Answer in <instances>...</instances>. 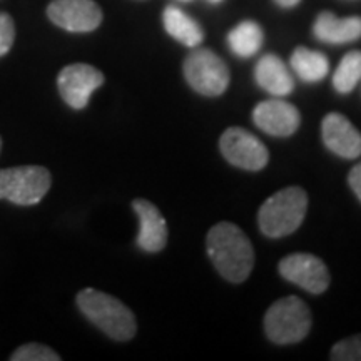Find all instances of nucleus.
Returning a JSON list of instances; mask_svg holds the SVG:
<instances>
[{"label": "nucleus", "mask_w": 361, "mask_h": 361, "mask_svg": "<svg viewBox=\"0 0 361 361\" xmlns=\"http://www.w3.org/2000/svg\"><path fill=\"white\" fill-rule=\"evenodd\" d=\"M162 24H164L166 32L171 37L186 45V47H197L204 39L201 25L176 6H169L166 8L164 13H162Z\"/></svg>", "instance_id": "nucleus-16"}, {"label": "nucleus", "mask_w": 361, "mask_h": 361, "mask_svg": "<svg viewBox=\"0 0 361 361\" xmlns=\"http://www.w3.org/2000/svg\"><path fill=\"white\" fill-rule=\"evenodd\" d=\"M255 79L259 87H263L266 92L274 97L288 96L295 87V79L288 71L286 64L273 54L259 59L255 69Z\"/></svg>", "instance_id": "nucleus-15"}, {"label": "nucleus", "mask_w": 361, "mask_h": 361, "mask_svg": "<svg viewBox=\"0 0 361 361\" xmlns=\"http://www.w3.org/2000/svg\"><path fill=\"white\" fill-rule=\"evenodd\" d=\"M13 40H16V25L12 17L6 12H0V57L11 51Z\"/></svg>", "instance_id": "nucleus-22"}, {"label": "nucleus", "mask_w": 361, "mask_h": 361, "mask_svg": "<svg viewBox=\"0 0 361 361\" xmlns=\"http://www.w3.org/2000/svg\"><path fill=\"white\" fill-rule=\"evenodd\" d=\"M348 183H350L351 189H353V192L356 194V197L361 201V162L360 164H356L355 168L350 171Z\"/></svg>", "instance_id": "nucleus-23"}, {"label": "nucleus", "mask_w": 361, "mask_h": 361, "mask_svg": "<svg viewBox=\"0 0 361 361\" xmlns=\"http://www.w3.org/2000/svg\"><path fill=\"white\" fill-rule=\"evenodd\" d=\"M263 29L252 20L241 22L228 34L229 49L238 57L243 59L252 57L255 54H258L261 45H263Z\"/></svg>", "instance_id": "nucleus-18"}, {"label": "nucleus", "mask_w": 361, "mask_h": 361, "mask_svg": "<svg viewBox=\"0 0 361 361\" xmlns=\"http://www.w3.org/2000/svg\"><path fill=\"white\" fill-rule=\"evenodd\" d=\"M206 247L214 268L224 279L243 283L250 278L255 266V250L250 238L236 224L223 221L211 228Z\"/></svg>", "instance_id": "nucleus-1"}, {"label": "nucleus", "mask_w": 361, "mask_h": 361, "mask_svg": "<svg viewBox=\"0 0 361 361\" xmlns=\"http://www.w3.org/2000/svg\"><path fill=\"white\" fill-rule=\"evenodd\" d=\"M52 176L44 166H17L0 169V200L17 206H34L44 200Z\"/></svg>", "instance_id": "nucleus-5"}, {"label": "nucleus", "mask_w": 361, "mask_h": 361, "mask_svg": "<svg viewBox=\"0 0 361 361\" xmlns=\"http://www.w3.org/2000/svg\"><path fill=\"white\" fill-rule=\"evenodd\" d=\"M291 69L303 82H319L326 78L329 61L322 52L298 47L291 56Z\"/></svg>", "instance_id": "nucleus-17"}, {"label": "nucleus", "mask_w": 361, "mask_h": 361, "mask_svg": "<svg viewBox=\"0 0 361 361\" xmlns=\"http://www.w3.org/2000/svg\"><path fill=\"white\" fill-rule=\"evenodd\" d=\"M104 84V74L89 64H71L61 71L57 87L61 97L72 109L87 107L89 99Z\"/></svg>", "instance_id": "nucleus-8"}, {"label": "nucleus", "mask_w": 361, "mask_h": 361, "mask_svg": "<svg viewBox=\"0 0 361 361\" xmlns=\"http://www.w3.org/2000/svg\"><path fill=\"white\" fill-rule=\"evenodd\" d=\"M184 78L197 94L218 97L229 85V69L221 57L207 49H196L184 61Z\"/></svg>", "instance_id": "nucleus-6"}, {"label": "nucleus", "mask_w": 361, "mask_h": 361, "mask_svg": "<svg viewBox=\"0 0 361 361\" xmlns=\"http://www.w3.org/2000/svg\"><path fill=\"white\" fill-rule=\"evenodd\" d=\"M311 322V311L305 301L298 296H288L266 311L264 331L276 345H293L308 336Z\"/></svg>", "instance_id": "nucleus-4"}, {"label": "nucleus", "mask_w": 361, "mask_h": 361, "mask_svg": "<svg viewBox=\"0 0 361 361\" xmlns=\"http://www.w3.org/2000/svg\"><path fill=\"white\" fill-rule=\"evenodd\" d=\"M274 2H276L279 7H284V8H291V7H296L298 4L301 2V0H274Z\"/></svg>", "instance_id": "nucleus-24"}, {"label": "nucleus", "mask_w": 361, "mask_h": 361, "mask_svg": "<svg viewBox=\"0 0 361 361\" xmlns=\"http://www.w3.org/2000/svg\"><path fill=\"white\" fill-rule=\"evenodd\" d=\"M209 2H213V4H219V2H223V0H209Z\"/></svg>", "instance_id": "nucleus-25"}, {"label": "nucleus", "mask_w": 361, "mask_h": 361, "mask_svg": "<svg viewBox=\"0 0 361 361\" xmlns=\"http://www.w3.org/2000/svg\"><path fill=\"white\" fill-rule=\"evenodd\" d=\"M329 358L333 361H361V335L338 341Z\"/></svg>", "instance_id": "nucleus-21"}, {"label": "nucleus", "mask_w": 361, "mask_h": 361, "mask_svg": "<svg viewBox=\"0 0 361 361\" xmlns=\"http://www.w3.org/2000/svg\"><path fill=\"white\" fill-rule=\"evenodd\" d=\"M179 2H191V0H179Z\"/></svg>", "instance_id": "nucleus-26"}, {"label": "nucleus", "mask_w": 361, "mask_h": 361, "mask_svg": "<svg viewBox=\"0 0 361 361\" xmlns=\"http://www.w3.org/2000/svg\"><path fill=\"white\" fill-rule=\"evenodd\" d=\"M313 34L324 44H348L361 37V17L340 19L331 12H322L314 20Z\"/></svg>", "instance_id": "nucleus-14"}, {"label": "nucleus", "mask_w": 361, "mask_h": 361, "mask_svg": "<svg viewBox=\"0 0 361 361\" xmlns=\"http://www.w3.org/2000/svg\"><path fill=\"white\" fill-rule=\"evenodd\" d=\"M279 273L284 279L298 284L305 291L322 295L329 286V271L322 259L306 252L286 256L279 263Z\"/></svg>", "instance_id": "nucleus-10"}, {"label": "nucleus", "mask_w": 361, "mask_h": 361, "mask_svg": "<svg viewBox=\"0 0 361 361\" xmlns=\"http://www.w3.org/2000/svg\"><path fill=\"white\" fill-rule=\"evenodd\" d=\"M252 121L266 134L274 137H288L300 128L301 116L293 104L281 99H271L255 107Z\"/></svg>", "instance_id": "nucleus-11"}, {"label": "nucleus", "mask_w": 361, "mask_h": 361, "mask_svg": "<svg viewBox=\"0 0 361 361\" xmlns=\"http://www.w3.org/2000/svg\"><path fill=\"white\" fill-rule=\"evenodd\" d=\"M133 209L139 219L137 246L146 252H159L164 250L168 243V224L159 209L147 200H135Z\"/></svg>", "instance_id": "nucleus-13"}, {"label": "nucleus", "mask_w": 361, "mask_h": 361, "mask_svg": "<svg viewBox=\"0 0 361 361\" xmlns=\"http://www.w3.org/2000/svg\"><path fill=\"white\" fill-rule=\"evenodd\" d=\"M78 306L90 323L104 335L116 341H129L137 331L134 313L117 298L94 288H85L78 295Z\"/></svg>", "instance_id": "nucleus-2"}, {"label": "nucleus", "mask_w": 361, "mask_h": 361, "mask_svg": "<svg viewBox=\"0 0 361 361\" xmlns=\"http://www.w3.org/2000/svg\"><path fill=\"white\" fill-rule=\"evenodd\" d=\"M219 147L226 161L246 171H261L268 164V149L256 135L241 128H229L221 135Z\"/></svg>", "instance_id": "nucleus-7"}, {"label": "nucleus", "mask_w": 361, "mask_h": 361, "mask_svg": "<svg viewBox=\"0 0 361 361\" xmlns=\"http://www.w3.org/2000/svg\"><path fill=\"white\" fill-rule=\"evenodd\" d=\"M0 151H2V139H0Z\"/></svg>", "instance_id": "nucleus-27"}, {"label": "nucleus", "mask_w": 361, "mask_h": 361, "mask_svg": "<svg viewBox=\"0 0 361 361\" xmlns=\"http://www.w3.org/2000/svg\"><path fill=\"white\" fill-rule=\"evenodd\" d=\"M322 134L324 146L336 156L355 159L361 154V134L340 112H331L324 117Z\"/></svg>", "instance_id": "nucleus-12"}, {"label": "nucleus", "mask_w": 361, "mask_h": 361, "mask_svg": "<svg viewBox=\"0 0 361 361\" xmlns=\"http://www.w3.org/2000/svg\"><path fill=\"white\" fill-rule=\"evenodd\" d=\"M361 80V52L353 51L348 52L341 59L340 66L335 74H333V85L336 92L348 94L356 87Z\"/></svg>", "instance_id": "nucleus-19"}, {"label": "nucleus", "mask_w": 361, "mask_h": 361, "mask_svg": "<svg viewBox=\"0 0 361 361\" xmlns=\"http://www.w3.org/2000/svg\"><path fill=\"white\" fill-rule=\"evenodd\" d=\"M308 209V194L301 188H286L268 197L258 214L259 229L268 238L293 234L303 224Z\"/></svg>", "instance_id": "nucleus-3"}, {"label": "nucleus", "mask_w": 361, "mask_h": 361, "mask_svg": "<svg viewBox=\"0 0 361 361\" xmlns=\"http://www.w3.org/2000/svg\"><path fill=\"white\" fill-rule=\"evenodd\" d=\"M12 361H59V356L56 351L49 346L40 345V343H27V345L17 348L11 355Z\"/></svg>", "instance_id": "nucleus-20"}, {"label": "nucleus", "mask_w": 361, "mask_h": 361, "mask_svg": "<svg viewBox=\"0 0 361 361\" xmlns=\"http://www.w3.org/2000/svg\"><path fill=\"white\" fill-rule=\"evenodd\" d=\"M47 16L52 24L74 34L92 32L102 22V11L94 0H52Z\"/></svg>", "instance_id": "nucleus-9"}]
</instances>
